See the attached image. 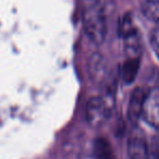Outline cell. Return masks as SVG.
Wrapping results in <instances>:
<instances>
[{
  "mask_svg": "<svg viewBox=\"0 0 159 159\" xmlns=\"http://www.w3.org/2000/svg\"><path fill=\"white\" fill-rule=\"evenodd\" d=\"M112 0H86L83 8V25L87 37L93 43H104L108 32V18Z\"/></svg>",
  "mask_w": 159,
  "mask_h": 159,
  "instance_id": "obj_1",
  "label": "cell"
},
{
  "mask_svg": "<svg viewBox=\"0 0 159 159\" xmlns=\"http://www.w3.org/2000/svg\"><path fill=\"white\" fill-rule=\"evenodd\" d=\"M112 110V99L111 97H96L93 98L87 104L86 117L89 124L94 126H98L102 124Z\"/></svg>",
  "mask_w": 159,
  "mask_h": 159,
  "instance_id": "obj_2",
  "label": "cell"
},
{
  "mask_svg": "<svg viewBox=\"0 0 159 159\" xmlns=\"http://www.w3.org/2000/svg\"><path fill=\"white\" fill-rule=\"evenodd\" d=\"M142 118L155 129H159V89H152L145 96Z\"/></svg>",
  "mask_w": 159,
  "mask_h": 159,
  "instance_id": "obj_3",
  "label": "cell"
},
{
  "mask_svg": "<svg viewBox=\"0 0 159 159\" xmlns=\"http://www.w3.org/2000/svg\"><path fill=\"white\" fill-rule=\"evenodd\" d=\"M128 155L130 159H147L148 144L142 131L135 130L129 136Z\"/></svg>",
  "mask_w": 159,
  "mask_h": 159,
  "instance_id": "obj_4",
  "label": "cell"
},
{
  "mask_svg": "<svg viewBox=\"0 0 159 159\" xmlns=\"http://www.w3.org/2000/svg\"><path fill=\"white\" fill-rule=\"evenodd\" d=\"M145 96V91L141 87H136L131 94V98L128 106V117L133 123H136L139 118L142 117Z\"/></svg>",
  "mask_w": 159,
  "mask_h": 159,
  "instance_id": "obj_5",
  "label": "cell"
},
{
  "mask_svg": "<svg viewBox=\"0 0 159 159\" xmlns=\"http://www.w3.org/2000/svg\"><path fill=\"white\" fill-rule=\"evenodd\" d=\"M139 69V58H128L123 63L121 70V76L123 82L130 84L136 77Z\"/></svg>",
  "mask_w": 159,
  "mask_h": 159,
  "instance_id": "obj_6",
  "label": "cell"
},
{
  "mask_svg": "<svg viewBox=\"0 0 159 159\" xmlns=\"http://www.w3.org/2000/svg\"><path fill=\"white\" fill-rule=\"evenodd\" d=\"M94 157L95 159H116L109 142L102 137L96 139L94 143Z\"/></svg>",
  "mask_w": 159,
  "mask_h": 159,
  "instance_id": "obj_7",
  "label": "cell"
},
{
  "mask_svg": "<svg viewBox=\"0 0 159 159\" xmlns=\"http://www.w3.org/2000/svg\"><path fill=\"white\" fill-rule=\"evenodd\" d=\"M141 9L148 20L159 24V0H146L142 3Z\"/></svg>",
  "mask_w": 159,
  "mask_h": 159,
  "instance_id": "obj_8",
  "label": "cell"
},
{
  "mask_svg": "<svg viewBox=\"0 0 159 159\" xmlns=\"http://www.w3.org/2000/svg\"><path fill=\"white\" fill-rule=\"evenodd\" d=\"M118 31H119V35L120 37L123 39L126 36L132 35V34L136 33L137 29L134 24V21H133V18L130 16V14H125L124 16H122L120 19L119 22V27H118Z\"/></svg>",
  "mask_w": 159,
  "mask_h": 159,
  "instance_id": "obj_9",
  "label": "cell"
},
{
  "mask_svg": "<svg viewBox=\"0 0 159 159\" xmlns=\"http://www.w3.org/2000/svg\"><path fill=\"white\" fill-rule=\"evenodd\" d=\"M150 43H152V49H154L155 53H156V56L159 59V26L156 27V29L152 32Z\"/></svg>",
  "mask_w": 159,
  "mask_h": 159,
  "instance_id": "obj_10",
  "label": "cell"
},
{
  "mask_svg": "<svg viewBox=\"0 0 159 159\" xmlns=\"http://www.w3.org/2000/svg\"><path fill=\"white\" fill-rule=\"evenodd\" d=\"M147 159H159V142L154 141L150 145H148Z\"/></svg>",
  "mask_w": 159,
  "mask_h": 159,
  "instance_id": "obj_11",
  "label": "cell"
}]
</instances>
